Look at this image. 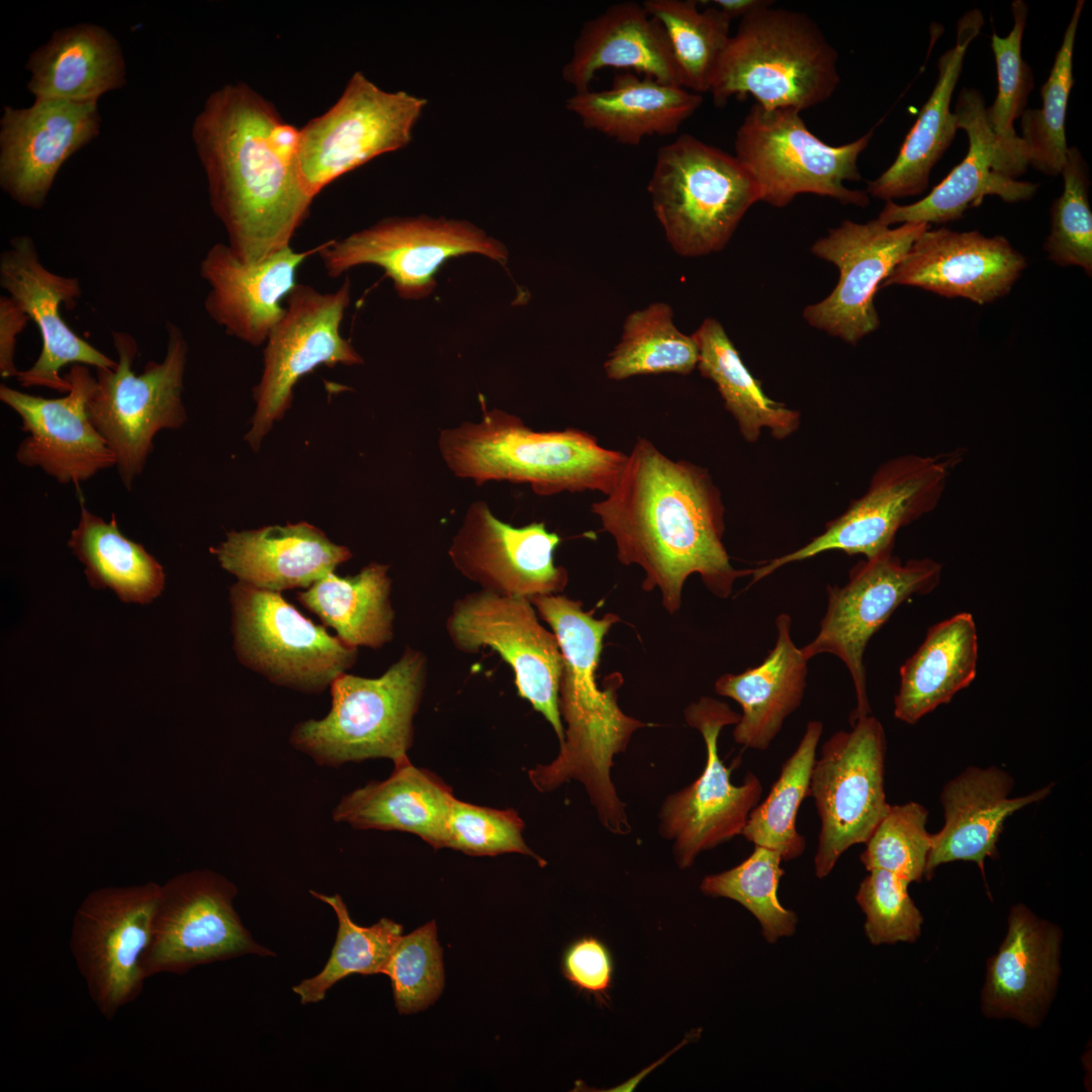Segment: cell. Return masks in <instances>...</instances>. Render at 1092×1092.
I'll return each mask as SVG.
<instances>
[{
    "instance_id": "obj_16",
    "label": "cell",
    "mask_w": 1092,
    "mask_h": 1092,
    "mask_svg": "<svg viewBox=\"0 0 1092 1092\" xmlns=\"http://www.w3.org/2000/svg\"><path fill=\"white\" fill-rule=\"evenodd\" d=\"M941 573L942 564L931 558L903 563L888 552L857 562L843 586L828 585L827 608L818 633L801 650L809 660L829 653L845 664L856 696L850 723L871 714L863 663L870 640L905 601L932 592Z\"/></svg>"
},
{
    "instance_id": "obj_50",
    "label": "cell",
    "mask_w": 1092,
    "mask_h": 1092,
    "mask_svg": "<svg viewBox=\"0 0 1092 1092\" xmlns=\"http://www.w3.org/2000/svg\"><path fill=\"white\" fill-rule=\"evenodd\" d=\"M927 816L915 802L890 805L859 855L866 869L890 872L909 884L925 878L931 848Z\"/></svg>"
},
{
    "instance_id": "obj_32",
    "label": "cell",
    "mask_w": 1092,
    "mask_h": 1092,
    "mask_svg": "<svg viewBox=\"0 0 1092 1092\" xmlns=\"http://www.w3.org/2000/svg\"><path fill=\"white\" fill-rule=\"evenodd\" d=\"M605 68L633 70L681 87L667 35L642 3H614L586 20L562 76L575 92H581L589 89L595 75Z\"/></svg>"
},
{
    "instance_id": "obj_11",
    "label": "cell",
    "mask_w": 1092,
    "mask_h": 1092,
    "mask_svg": "<svg viewBox=\"0 0 1092 1092\" xmlns=\"http://www.w3.org/2000/svg\"><path fill=\"white\" fill-rule=\"evenodd\" d=\"M230 602L238 659L277 686L321 693L356 662V647L304 617L280 593L238 581Z\"/></svg>"
},
{
    "instance_id": "obj_22",
    "label": "cell",
    "mask_w": 1092,
    "mask_h": 1092,
    "mask_svg": "<svg viewBox=\"0 0 1092 1092\" xmlns=\"http://www.w3.org/2000/svg\"><path fill=\"white\" fill-rule=\"evenodd\" d=\"M560 543L543 522L514 527L497 519L484 500H475L466 510L448 555L480 589L531 601L566 587L568 572L554 563Z\"/></svg>"
},
{
    "instance_id": "obj_45",
    "label": "cell",
    "mask_w": 1092,
    "mask_h": 1092,
    "mask_svg": "<svg viewBox=\"0 0 1092 1092\" xmlns=\"http://www.w3.org/2000/svg\"><path fill=\"white\" fill-rule=\"evenodd\" d=\"M698 361L699 349L693 336L676 329L667 304L653 303L628 315L621 340L605 361L604 370L613 380L646 374L687 375L697 368Z\"/></svg>"
},
{
    "instance_id": "obj_5",
    "label": "cell",
    "mask_w": 1092,
    "mask_h": 1092,
    "mask_svg": "<svg viewBox=\"0 0 1092 1092\" xmlns=\"http://www.w3.org/2000/svg\"><path fill=\"white\" fill-rule=\"evenodd\" d=\"M771 3L741 18L730 36L709 90L718 107L751 95L764 108L802 112L835 93V48L807 14Z\"/></svg>"
},
{
    "instance_id": "obj_40",
    "label": "cell",
    "mask_w": 1092,
    "mask_h": 1092,
    "mask_svg": "<svg viewBox=\"0 0 1092 1092\" xmlns=\"http://www.w3.org/2000/svg\"><path fill=\"white\" fill-rule=\"evenodd\" d=\"M692 336L699 349L697 368L714 382L745 441L755 443L762 429L778 440L799 429L800 413L764 393L718 321L705 320Z\"/></svg>"
},
{
    "instance_id": "obj_31",
    "label": "cell",
    "mask_w": 1092,
    "mask_h": 1092,
    "mask_svg": "<svg viewBox=\"0 0 1092 1092\" xmlns=\"http://www.w3.org/2000/svg\"><path fill=\"white\" fill-rule=\"evenodd\" d=\"M210 552L239 582L274 593L307 588L352 558L347 547L305 522L232 531Z\"/></svg>"
},
{
    "instance_id": "obj_7",
    "label": "cell",
    "mask_w": 1092,
    "mask_h": 1092,
    "mask_svg": "<svg viewBox=\"0 0 1092 1092\" xmlns=\"http://www.w3.org/2000/svg\"><path fill=\"white\" fill-rule=\"evenodd\" d=\"M166 352L149 361L141 374L132 369L138 344L126 332H112L116 366L95 369L96 384L87 401L92 425L113 452L118 475L130 490L162 430H175L187 420L183 382L188 344L182 329L166 324Z\"/></svg>"
},
{
    "instance_id": "obj_17",
    "label": "cell",
    "mask_w": 1092,
    "mask_h": 1092,
    "mask_svg": "<svg viewBox=\"0 0 1092 1092\" xmlns=\"http://www.w3.org/2000/svg\"><path fill=\"white\" fill-rule=\"evenodd\" d=\"M470 253L499 263L508 259L506 247L474 224L426 216L382 219L325 242L317 254L331 277L359 265H375L392 280L400 297L420 299L433 292L435 276L448 259Z\"/></svg>"
},
{
    "instance_id": "obj_15",
    "label": "cell",
    "mask_w": 1092,
    "mask_h": 1092,
    "mask_svg": "<svg viewBox=\"0 0 1092 1092\" xmlns=\"http://www.w3.org/2000/svg\"><path fill=\"white\" fill-rule=\"evenodd\" d=\"M159 889L154 882L102 887L84 898L73 917L70 950L91 1000L107 1020L143 992L142 959Z\"/></svg>"
},
{
    "instance_id": "obj_42",
    "label": "cell",
    "mask_w": 1092,
    "mask_h": 1092,
    "mask_svg": "<svg viewBox=\"0 0 1092 1092\" xmlns=\"http://www.w3.org/2000/svg\"><path fill=\"white\" fill-rule=\"evenodd\" d=\"M1011 12L1013 26L1010 32L1001 37L993 31L991 37L998 89L993 104L986 107V121L994 136V170L1017 179L1025 173L1028 163L1023 142L1014 129V121L1026 109L1028 95L1033 88V75L1021 54L1028 7L1024 1L1015 0L1011 4Z\"/></svg>"
},
{
    "instance_id": "obj_41",
    "label": "cell",
    "mask_w": 1092,
    "mask_h": 1092,
    "mask_svg": "<svg viewBox=\"0 0 1092 1092\" xmlns=\"http://www.w3.org/2000/svg\"><path fill=\"white\" fill-rule=\"evenodd\" d=\"M68 546L83 563L89 584L114 590L122 602L148 604L164 589L163 566L120 532L114 514L106 522L82 506Z\"/></svg>"
},
{
    "instance_id": "obj_53",
    "label": "cell",
    "mask_w": 1092,
    "mask_h": 1092,
    "mask_svg": "<svg viewBox=\"0 0 1092 1092\" xmlns=\"http://www.w3.org/2000/svg\"><path fill=\"white\" fill-rule=\"evenodd\" d=\"M908 886L884 870H871L861 881L855 900L866 914L864 930L873 944L914 942L919 937L923 917Z\"/></svg>"
},
{
    "instance_id": "obj_38",
    "label": "cell",
    "mask_w": 1092,
    "mask_h": 1092,
    "mask_svg": "<svg viewBox=\"0 0 1092 1092\" xmlns=\"http://www.w3.org/2000/svg\"><path fill=\"white\" fill-rule=\"evenodd\" d=\"M978 632L971 613L931 626L917 650L901 665L894 716L915 724L948 703L977 675Z\"/></svg>"
},
{
    "instance_id": "obj_37",
    "label": "cell",
    "mask_w": 1092,
    "mask_h": 1092,
    "mask_svg": "<svg viewBox=\"0 0 1092 1092\" xmlns=\"http://www.w3.org/2000/svg\"><path fill=\"white\" fill-rule=\"evenodd\" d=\"M703 96L631 72L614 77L610 88L575 92L566 108L582 125L616 142L637 146L651 135H670L701 106Z\"/></svg>"
},
{
    "instance_id": "obj_28",
    "label": "cell",
    "mask_w": 1092,
    "mask_h": 1092,
    "mask_svg": "<svg viewBox=\"0 0 1092 1092\" xmlns=\"http://www.w3.org/2000/svg\"><path fill=\"white\" fill-rule=\"evenodd\" d=\"M1007 923L998 951L988 961L982 1011L1034 1027L1057 990L1063 934L1022 904L1012 907Z\"/></svg>"
},
{
    "instance_id": "obj_8",
    "label": "cell",
    "mask_w": 1092,
    "mask_h": 1092,
    "mask_svg": "<svg viewBox=\"0 0 1092 1092\" xmlns=\"http://www.w3.org/2000/svg\"><path fill=\"white\" fill-rule=\"evenodd\" d=\"M648 191L668 242L688 257L722 249L759 201L734 155L689 133L658 150Z\"/></svg>"
},
{
    "instance_id": "obj_43",
    "label": "cell",
    "mask_w": 1092,
    "mask_h": 1092,
    "mask_svg": "<svg viewBox=\"0 0 1092 1092\" xmlns=\"http://www.w3.org/2000/svg\"><path fill=\"white\" fill-rule=\"evenodd\" d=\"M823 732L820 721H809L792 755L783 763L767 797L750 812L741 835L754 845L777 850L783 860L801 856L806 840L797 830V814L808 796L812 768Z\"/></svg>"
},
{
    "instance_id": "obj_3",
    "label": "cell",
    "mask_w": 1092,
    "mask_h": 1092,
    "mask_svg": "<svg viewBox=\"0 0 1092 1092\" xmlns=\"http://www.w3.org/2000/svg\"><path fill=\"white\" fill-rule=\"evenodd\" d=\"M531 602L551 627L562 653L559 711L566 729L556 758L530 769V782L542 793L572 780L580 782L604 827L614 834H627L631 826L611 780V767L632 735L649 724L619 707L617 689L622 679L618 673L604 681V689L597 681L604 638L619 617L606 614L596 619L580 601L559 594L535 597Z\"/></svg>"
},
{
    "instance_id": "obj_26",
    "label": "cell",
    "mask_w": 1092,
    "mask_h": 1092,
    "mask_svg": "<svg viewBox=\"0 0 1092 1092\" xmlns=\"http://www.w3.org/2000/svg\"><path fill=\"white\" fill-rule=\"evenodd\" d=\"M1026 267L1007 239L978 231H925L881 287L908 285L986 304L1006 295Z\"/></svg>"
},
{
    "instance_id": "obj_25",
    "label": "cell",
    "mask_w": 1092,
    "mask_h": 1092,
    "mask_svg": "<svg viewBox=\"0 0 1092 1092\" xmlns=\"http://www.w3.org/2000/svg\"><path fill=\"white\" fill-rule=\"evenodd\" d=\"M64 377L66 395L46 398L0 385V399L21 420L27 436L16 450L17 461L38 467L61 484L78 485L112 468L116 459L87 415V401L96 377L86 365L75 364Z\"/></svg>"
},
{
    "instance_id": "obj_27",
    "label": "cell",
    "mask_w": 1092,
    "mask_h": 1092,
    "mask_svg": "<svg viewBox=\"0 0 1092 1092\" xmlns=\"http://www.w3.org/2000/svg\"><path fill=\"white\" fill-rule=\"evenodd\" d=\"M287 247L257 263H245L228 244L208 249L199 274L208 284L207 314L225 333L252 346L266 342L284 313V301L297 284L300 265L320 252Z\"/></svg>"
},
{
    "instance_id": "obj_39",
    "label": "cell",
    "mask_w": 1092,
    "mask_h": 1092,
    "mask_svg": "<svg viewBox=\"0 0 1092 1092\" xmlns=\"http://www.w3.org/2000/svg\"><path fill=\"white\" fill-rule=\"evenodd\" d=\"M388 570L387 564L373 562L353 576L331 572L298 592L296 599L345 643L381 648L393 637Z\"/></svg>"
},
{
    "instance_id": "obj_51",
    "label": "cell",
    "mask_w": 1092,
    "mask_h": 1092,
    "mask_svg": "<svg viewBox=\"0 0 1092 1092\" xmlns=\"http://www.w3.org/2000/svg\"><path fill=\"white\" fill-rule=\"evenodd\" d=\"M384 975L390 978L394 1004L400 1014L423 1010L438 999L445 976L434 920L399 937Z\"/></svg>"
},
{
    "instance_id": "obj_33",
    "label": "cell",
    "mask_w": 1092,
    "mask_h": 1092,
    "mask_svg": "<svg viewBox=\"0 0 1092 1092\" xmlns=\"http://www.w3.org/2000/svg\"><path fill=\"white\" fill-rule=\"evenodd\" d=\"M984 17L979 9L966 12L958 21L953 47L937 62L938 77L889 168L868 183L869 195L893 200L921 194L928 186L931 169L951 145L958 127L950 111L951 96L960 78L964 58L979 35Z\"/></svg>"
},
{
    "instance_id": "obj_6",
    "label": "cell",
    "mask_w": 1092,
    "mask_h": 1092,
    "mask_svg": "<svg viewBox=\"0 0 1092 1092\" xmlns=\"http://www.w3.org/2000/svg\"><path fill=\"white\" fill-rule=\"evenodd\" d=\"M427 675V656L412 647L378 677L344 672L330 687L329 713L296 724L291 745L332 767L370 758H389L393 764L407 759Z\"/></svg>"
},
{
    "instance_id": "obj_20",
    "label": "cell",
    "mask_w": 1092,
    "mask_h": 1092,
    "mask_svg": "<svg viewBox=\"0 0 1092 1092\" xmlns=\"http://www.w3.org/2000/svg\"><path fill=\"white\" fill-rule=\"evenodd\" d=\"M685 717L701 733L707 761L692 784L666 797L659 812L660 835L672 841L673 855L680 869L690 868L703 851L741 835L763 791L761 782L752 772L746 774L741 785H733L731 768L718 753L721 730L735 725L740 714L726 703L702 697L687 707Z\"/></svg>"
},
{
    "instance_id": "obj_29",
    "label": "cell",
    "mask_w": 1092,
    "mask_h": 1092,
    "mask_svg": "<svg viewBox=\"0 0 1092 1092\" xmlns=\"http://www.w3.org/2000/svg\"><path fill=\"white\" fill-rule=\"evenodd\" d=\"M983 95L963 88L954 105L959 129L968 138L965 158L925 197L907 205L886 201L878 219L887 225L904 222L945 223L959 219L985 196L996 195L1006 202L1030 199L1038 184L1019 181L994 170V136L986 121Z\"/></svg>"
},
{
    "instance_id": "obj_56",
    "label": "cell",
    "mask_w": 1092,
    "mask_h": 1092,
    "mask_svg": "<svg viewBox=\"0 0 1092 1092\" xmlns=\"http://www.w3.org/2000/svg\"><path fill=\"white\" fill-rule=\"evenodd\" d=\"M713 6L724 12L731 20L733 18H743L750 14L754 10L769 4L771 1L766 0H713L710 1Z\"/></svg>"
},
{
    "instance_id": "obj_55",
    "label": "cell",
    "mask_w": 1092,
    "mask_h": 1092,
    "mask_svg": "<svg viewBox=\"0 0 1092 1092\" xmlns=\"http://www.w3.org/2000/svg\"><path fill=\"white\" fill-rule=\"evenodd\" d=\"M29 317L8 296L0 297V375L10 378L18 375L14 362L16 337L26 327Z\"/></svg>"
},
{
    "instance_id": "obj_18",
    "label": "cell",
    "mask_w": 1092,
    "mask_h": 1092,
    "mask_svg": "<svg viewBox=\"0 0 1092 1092\" xmlns=\"http://www.w3.org/2000/svg\"><path fill=\"white\" fill-rule=\"evenodd\" d=\"M453 646L468 654L490 647L512 667L518 695L544 716L561 744L563 657L553 631L538 621L529 599L479 589L456 600L446 620Z\"/></svg>"
},
{
    "instance_id": "obj_49",
    "label": "cell",
    "mask_w": 1092,
    "mask_h": 1092,
    "mask_svg": "<svg viewBox=\"0 0 1092 1092\" xmlns=\"http://www.w3.org/2000/svg\"><path fill=\"white\" fill-rule=\"evenodd\" d=\"M1062 194L1051 208V233L1044 250L1061 266H1078L1092 273V212L1089 204L1087 164L1076 148H1068L1061 172Z\"/></svg>"
},
{
    "instance_id": "obj_34",
    "label": "cell",
    "mask_w": 1092,
    "mask_h": 1092,
    "mask_svg": "<svg viewBox=\"0 0 1092 1092\" xmlns=\"http://www.w3.org/2000/svg\"><path fill=\"white\" fill-rule=\"evenodd\" d=\"M791 625L789 614L779 615L776 643L764 659L740 673H725L715 682L718 695L734 700L742 709L733 737L745 748L767 749L803 701L809 659L794 643Z\"/></svg>"
},
{
    "instance_id": "obj_2",
    "label": "cell",
    "mask_w": 1092,
    "mask_h": 1092,
    "mask_svg": "<svg viewBox=\"0 0 1092 1092\" xmlns=\"http://www.w3.org/2000/svg\"><path fill=\"white\" fill-rule=\"evenodd\" d=\"M191 134L210 206L235 255L257 263L290 247L314 198L298 172V129L237 83L208 96Z\"/></svg>"
},
{
    "instance_id": "obj_35",
    "label": "cell",
    "mask_w": 1092,
    "mask_h": 1092,
    "mask_svg": "<svg viewBox=\"0 0 1092 1092\" xmlns=\"http://www.w3.org/2000/svg\"><path fill=\"white\" fill-rule=\"evenodd\" d=\"M27 90L34 99L98 102L126 85V65L117 38L105 27L82 22L59 28L28 56Z\"/></svg>"
},
{
    "instance_id": "obj_19",
    "label": "cell",
    "mask_w": 1092,
    "mask_h": 1092,
    "mask_svg": "<svg viewBox=\"0 0 1092 1092\" xmlns=\"http://www.w3.org/2000/svg\"><path fill=\"white\" fill-rule=\"evenodd\" d=\"M349 303L348 278L334 292L297 283L287 295L284 313L265 342L263 373L254 389L256 410L247 435L254 449L287 411L292 389L303 375L320 365L363 362L340 332Z\"/></svg>"
},
{
    "instance_id": "obj_9",
    "label": "cell",
    "mask_w": 1092,
    "mask_h": 1092,
    "mask_svg": "<svg viewBox=\"0 0 1092 1092\" xmlns=\"http://www.w3.org/2000/svg\"><path fill=\"white\" fill-rule=\"evenodd\" d=\"M873 132L832 146L809 130L801 112L754 103L736 131L734 156L755 183L759 201L771 206L785 207L799 194L811 193L866 207L869 194L845 182L861 179L857 161Z\"/></svg>"
},
{
    "instance_id": "obj_48",
    "label": "cell",
    "mask_w": 1092,
    "mask_h": 1092,
    "mask_svg": "<svg viewBox=\"0 0 1092 1092\" xmlns=\"http://www.w3.org/2000/svg\"><path fill=\"white\" fill-rule=\"evenodd\" d=\"M783 858L771 848L755 845L752 853L738 866L703 879L705 895L734 900L751 912L761 926L765 939L772 943L796 931L797 915L785 908L778 898L784 871Z\"/></svg>"
},
{
    "instance_id": "obj_30",
    "label": "cell",
    "mask_w": 1092,
    "mask_h": 1092,
    "mask_svg": "<svg viewBox=\"0 0 1092 1092\" xmlns=\"http://www.w3.org/2000/svg\"><path fill=\"white\" fill-rule=\"evenodd\" d=\"M1012 778L998 767H969L943 788L940 800L944 825L931 834L925 878L946 862H976L985 877L986 857L997 858V842L1004 822L1014 812L1041 801L1051 793L1045 786L1025 796L1010 798Z\"/></svg>"
},
{
    "instance_id": "obj_44",
    "label": "cell",
    "mask_w": 1092,
    "mask_h": 1092,
    "mask_svg": "<svg viewBox=\"0 0 1092 1092\" xmlns=\"http://www.w3.org/2000/svg\"><path fill=\"white\" fill-rule=\"evenodd\" d=\"M642 5L667 35L681 87L709 92L731 36V19L713 5L701 10L693 0H645Z\"/></svg>"
},
{
    "instance_id": "obj_52",
    "label": "cell",
    "mask_w": 1092,
    "mask_h": 1092,
    "mask_svg": "<svg viewBox=\"0 0 1092 1092\" xmlns=\"http://www.w3.org/2000/svg\"><path fill=\"white\" fill-rule=\"evenodd\" d=\"M525 824L513 809L498 810L454 799L447 820L446 847L470 855L516 852L546 861L523 838Z\"/></svg>"
},
{
    "instance_id": "obj_12",
    "label": "cell",
    "mask_w": 1092,
    "mask_h": 1092,
    "mask_svg": "<svg viewBox=\"0 0 1092 1092\" xmlns=\"http://www.w3.org/2000/svg\"><path fill=\"white\" fill-rule=\"evenodd\" d=\"M236 886L207 869L176 875L160 885L151 938L142 959L146 979L245 954L272 957L254 940L234 907Z\"/></svg>"
},
{
    "instance_id": "obj_54",
    "label": "cell",
    "mask_w": 1092,
    "mask_h": 1092,
    "mask_svg": "<svg viewBox=\"0 0 1092 1092\" xmlns=\"http://www.w3.org/2000/svg\"><path fill=\"white\" fill-rule=\"evenodd\" d=\"M565 979L579 992L607 1005L614 977V960L607 944L594 935L573 940L561 963Z\"/></svg>"
},
{
    "instance_id": "obj_21",
    "label": "cell",
    "mask_w": 1092,
    "mask_h": 1092,
    "mask_svg": "<svg viewBox=\"0 0 1092 1092\" xmlns=\"http://www.w3.org/2000/svg\"><path fill=\"white\" fill-rule=\"evenodd\" d=\"M930 224L904 222L891 228L878 218L844 220L817 240L811 252L833 263L839 280L823 300L808 305L804 318L814 328L855 345L880 326L876 292Z\"/></svg>"
},
{
    "instance_id": "obj_4",
    "label": "cell",
    "mask_w": 1092,
    "mask_h": 1092,
    "mask_svg": "<svg viewBox=\"0 0 1092 1092\" xmlns=\"http://www.w3.org/2000/svg\"><path fill=\"white\" fill-rule=\"evenodd\" d=\"M481 405L478 422L439 435L440 454L455 476L477 485L526 483L539 495L587 490L607 495L614 488L627 454L605 448L585 431H535L515 415Z\"/></svg>"
},
{
    "instance_id": "obj_14",
    "label": "cell",
    "mask_w": 1092,
    "mask_h": 1092,
    "mask_svg": "<svg viewBox=\"0 0 1092 1092\" xmlns=\"http://www.w3.org/2000/svg\"><path fill=\"white\" fill-rule=\"evenodd\" d=\"M427 100L386 92L361 72L338 101L298 129L297 167L315 197L327 185L373 158L406 146Z\"/></svg>"
},
{
    "instance_id": "obj_10",
    "label": "cell",
    "mask_w": 1092,
    "mask_h": 1092,
    "mask_svg": "<svg viewBox=\"0 0 1092 1092\" xmlns=\"http://www.w3.org/2000/svg\"><path fill=\"white\" fill-rule=\"evenodd\" d=\"M965 455L966 449L958 447L932 455H901L883 462L866 492L828 522L821 534L753 568L751 583L785 565L823 552L861 554L866 559L893 552L898 531L935 510Z\"/></svg>"
},
{
    "instance_id": "obj_13",
    "label": "cell",
    "mask_w": 1092,
    "mask_h": 1092,
    "mask_svg": "<svg viewBox=\"0 0 1092 1092\" xmlns=\"http://www.w3.org/2000/svg\"><path fill=\"white\" fill-rule=\"evenodd\" d=\"M849 731L829 737L815 759L808 796L820 818L814 857L817 878L827 877L851 846L866 843L887 813L884 775L887 740L871 714L852 721Z\"/></svg>"
},
{
    "instance_id": "obj_47",
    "label": "cell",
    "mask_w": 1092,
    "mask_h": 1092,
    "mask_svg": "<svg viewBox=\"0 0 1092 1092\" xmlns=\"http://www.w3.org/2000/svg\"><path fill=\"white\" fill-rule=\"evenodd\" d=\"M1085 1L1078 0L1065 30L1055 62L1040 89L1039 109H1025L1020 128L1028 166L1044 175L1058 176L1067 160L1066 114L1074 85L1073 53Z\"/></svg>"
},
{
    "instance_id": "obj_1",
    "label": "cell",
    "mask_w": 1092,
    "mask_h": 1092,
    "mask_svg": "<svg viewBox=\"0 0 1092 1092\" xmlns=\"http://www.w3.org/2000/svg\"><path fill=\"white\" fill-rule=\"evenodd\" d=\"M592 512L613 537L619 561L643 569V589L657 588L670 614L693 574L720 599L751 574L730 562L722 495L709 471L667 457L646 438L637 439L614 488Z\"/></svg>"
},
{
    "instance_id": "obj_36",
    "label": "cell",
    "mask_w": 1092,
    "mask_h": 1092,
    "mask_svg": "<svg viewBox=\"0 0 1092 1092\" xmlns=\"http://www.w3.org/2000/svg\"><path fill=\"white\" fill-rule=\"evenodd\" d=\"M452 789L410 759L394 763L384 781H373L345 795L333 811L336 822L356 829L413 833L434 848L446 847Z\"/></svg>"
},
{
    "instance_id": "obj_23",
    "label": "cell",
    "mask_w": 1092,
    "mask_h": 1092,
    "mask_svg": "<svg viewBox=\"0 0 1092 1092\" xmlns=\"http://www.w3.org/2000/svg\"><path fill=\"white\" fill-rule=\"evenodd\" d=\"M0 285L36 325L41 338L37 359L16 376L20 386L67 393L70 383L61 376L65 366L82 364L95 369L116 366L115 360L74 333L62 317V305H75L81 297L80 281L49 270L41 263L30 236L12 238L9 247L1 253Z\"/></svg>"
},
{
    "instance_id": "obj_46",
    "label": "cell",
    "mask_w": 1092,
    "mask_h": 1092,
    "mask_svg": "<svg viewBox=\"0 0 1092 1092\" xmlns=\"http://www.w3.org/2000/svg\"><path fill=\"white\" fill-rule=\"evenodd\" d=\"M310 894L328 904L338 919L336 940L323 970L313 977L292 987L301 1004L316 1003L339 981L351 975L384 974L388 960L402 935V925L381 918L371 926L355 923L346 903L339 894L328 896L315 891Z\"/></svg>"
},
{
    "instance_id": "obj_24",
    "label": "cell",
    "mask_w": 1092,
    "mask_h": 1092,
    "mask_svg": "<svg viewBox=\"0 0 1092 1092\" xmlns=\"http://www.w3.org/2000/svg\"><path fill=\"white\" fill-rule=\"evenodd\" d=\"M101 121L98 102L34 99L28 107L4 106L2 191L23 207L42 208L65 162L99 135Z\"/></svg>"
}]
</instances>
